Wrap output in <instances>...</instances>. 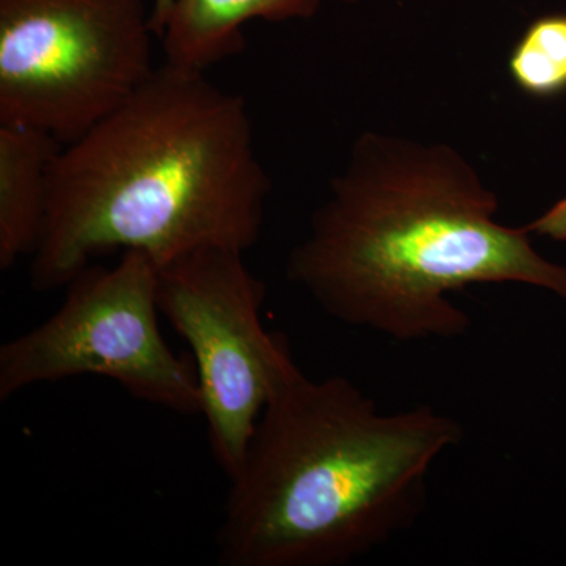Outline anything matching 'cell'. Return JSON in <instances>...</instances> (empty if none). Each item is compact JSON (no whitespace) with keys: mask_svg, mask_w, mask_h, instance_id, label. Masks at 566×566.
<instances>
[{"mask_svg":"<svg viewBox=\"0 0 566 566\" xmlns=\"http://www.w3.org/2000/svg\"><path fill=\"white\" fill-rule=\"evenodd\" d=\"M509 70L517 87L535 98L566 93V13L532 22L513 48Z\"/></svg>","mask_w":566,"mask_h":566,"instance_id":"obj_9","label":"cell"},{"mask_svg":"<svg viewBox=\"0 0 566 566\" xmlns=\"http://www.w3.org/2000/svg\"><path fill=\"white\" fill-rule=\"evenodd\" d=\"M322 0H175L159 36L167 65L207 73L244 48L252 20L312 18Z\"/></svg>","mask_w":566,"mask_h":566,"instance_id":"obj_8","label":"cell"},{"mask_svg":"<svg viewBox=\"0 0 566 566\" xmlns=\"http://www.w3.org/2000/svg\"><path fill=\"white\" fill-rule=\"evenodd\" d=\"M61 308L0 346V401L43 382L102 376L137 400L182 416L203 412L192 363L159 329L158 266L123 252L112 268H87L65 286Z\"/></svg>","mask_w":566,"mask_h":566,"instance_id":"obj_5","label":"cell"},{"mask_svg":"<svg viewBox=\"0 0 566 566\" xmlns=\"http://www.w3.org/2000/svg\"><path fill=\"white\" fill-rule=\"evenodd\" d=\"M175 0H151V25L156 35L161 33L164 22L167 20L170 9H172Z\"/></svg>","mask_w":566,"mask_h":566,"instance_id":"obj_11","label":"cell"},{"mask_svg":"<svg viewBox=\"0 0 566 566\" xmlns=\"http://www.w3.org/2000/svg\"><path fill=\"white\" fill-rule=\"evenodd\" d=\"M433 406L385 412L344 376L300 365L268 401L230 480L223 566H344L422 516L436 463L463 442Z\"/></svg>","mask_w":566,"mask_h":566,"instance_id":"obj_3","label":"cell"},{"mask_svg":"<svg viewBox=\"0 0 566 566\" xmlns=\"http://www.w3.org/2000/svg\"><path fill=\"white\" fill-rule=\"evenodd\" d=\"M244 253L205 248L158 268L159 312L191 348L208 441L229 480L268 401L297 367L285 335L264 329L266 286Z\"/></svg>","mask_w":566,"mask_h":566,"instance_id":"obj_6","label":"cell"},{"mask_svg":"<svg viewBox=\"0 0 566 566\" xmlns=\"http://www.w3.org/2000/svg\"><path fill=\"white\" fill-rule=\"evenodd\" d=\"M147 0H0V123L66 145L151 76Z\"/></svg>","mask_w":566,"mask_h":566,"instance_id":"obj_4","label":"cell"},{"mask_svg":"<svg viewBox=\"0 0 566 566\" xmlns=\"http://www.w3.org/2000/svg\"><path fill=\"white\" fill-rule=\"evenodd\" d=\"M526 230L531 234H538V237L566 241V197L547 210L545 214L527 223Z\"/></svg>","mask_w":566,"mask_h":566,"instance_id":"obj_10","label":"cell"},{"mask_svg":"<svg viewBox=\"0 0 566 566\" xmlns=\"http://www.w3.org/2000/svg\"><path fill=\"white\" fill-rule=\"evenodd\" d=\"M270 193L243 96L164 63L55 156L31 285L62 289L117 249L158 268L205 248L248 252Z\"/></svg>","mask_w":566,"mask_h":566,"instance_id":"obj_2","label":"cell"},{"mask_svg":"<svg viewBox=\"0 0 566 566\" xmlns=\"http://www.w3.org/2000/svg\"><path fill=\"white\" fill-rule=\"evenodd\" d=\"M337 2H342V3H356V2H359V0H337Z\"/></svg>","mask_w":566,"mask_h":566,"instance_id":"obj_12","label":"cell"},{"mask_svg":"<svg viewBox=\"0 0 566 566\" xmlns=\"http://www.w3.org/2000/svg\"><path fill=\"white\" fill-rule=\"evenodd\" d=\"M497 211V196L455 148L367 132L286 275L337 322L405 344L468 333L471 318L452 301L468 286L524 283L566 300V266Z\"/></svg>","mask_w":566,"mask_h":566,"instance_id":"obj_1","label":"cell"},{"mask_svg":"<svg viewBox=\"0 0 566 566\" xmlns=\"http://www.w3.org/2000/svg\"><path fill=\"white\" fill-rule=\"evenodd\" d=\"M63 144L29 126L0 123V270L10 271L40 243L51 170Z\"/></svg>","mask_w":566,"mask_h":566,"instance_id":"obj_7","label":"cell"}]
</instances>
